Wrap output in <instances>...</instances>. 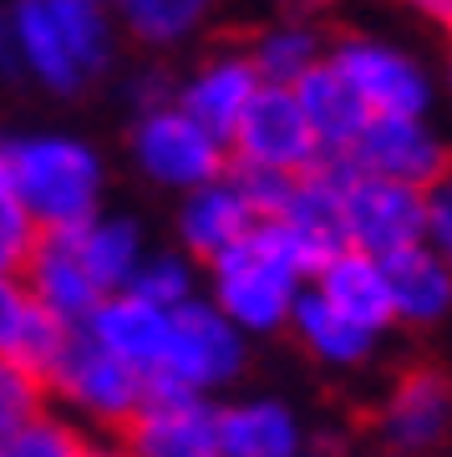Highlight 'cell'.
Listing matches in <instances>:
<instances>
[{
    "label": "cell",
    "instance_id": "1",
    "mask_svg": "<svg viewBox=\"0 0 452 457\" xmlns=\"http://www.w3.org/2000/svg\"><path fill=\"white\" fill-rule=\"evenodd\" d=\"M122 51L107 0H5V77L51 102H81L113 82Z\"/></svg>",
    "mask_w": 452,
    "mask_h": 457
},
{
    "label": "cell",
    "instance_id": "2",
    "mask_svg": "<svg viewBox=\"0 0 452 457\" xmlns=\"http://www.w3.org/2000/svg\"><path fill=\"white\" fill-rule=\"evenodd\" d=\"M0 194L41 234H71L107 209V153L66 128H0Z\"/></svg>",
    "mask_w": 452,
    "mask_h": 457
},
{
    "label": "cell",
    "instance_id": "3",
    "mask_svg": "<svg viewBox=\"0 0 452 457\" xmlns=\"http://www.w3.org/2000/svg\"><path fill=\"white\" fill-rule=\"evenodd\" d=\"M306 285L310 275L300 270V260L285 249V239L270 224H259L244 245L204 264V300L234 330H244L249 341L285 336Z\"/></svg>",
    "mask_w": 452,
    "mask_h": 457
},
{
    "label": "cell",
    "instance_id": "4",
    "mask_svg": "<svg viewBox=\"0 0 452 457\" xmlns=\"http://www.w3.org/2000/svg\"><path fill=\"white\" fill-rule=\"evenodd\" d=\"M325 62L356 92L366 117H432L442 82L427 56L376 31H331Z\"/></svg>",
    "mask_w": 452,
    "mask_h": 457
},
{
    "label": "cell",
    "instance_id": "5",
    "mask_svg": "<svg viewBox=\"0 0 452 457\" xmlns=\"http://www.w3.org/2000/svg\"><path fill=\"white\" fill-rule=\"evenodd\" d=\"M46 381L51 407L66 411L71 422H81L92 437H122V427L138 417V407L147 402L153 381L138 376L132 366H122L117 356H107L87 330H66L62 351L51 361Z\"/></svg>",
    "mask_w": 452,
    "mask_h": 457
},
{
    "label": "cell",
    "instance_id": "6",
    "mask_svg": "<svg viewBox=\"0 0 452 457\" xmlns=\"http://www.w3.org/2000/svg\"><path fill=\"white\" fill-rule=\"evenodd\" d=\"M122 153H128L132 173L158 188V194H194L204 183L224 179L229 173V143L213 137L209 128H198L183 107H153V112L128 117L122 132Z\"/></svg>",
    "mask_w": 452,
    "mask_h": 457
},
{
    "label": "cell",
    "instance_id": "7",
    "mask_svg": "<svg viewBox=\"0 0 452 457\" xmlns=\"http://www.w3.org/2000/svg\"><path fill=\"white\" fill-rule=\"evenodd\" d=\"M244 371H249V336L229 326L204 295L188 300L183 311H173L168 351H163L153 386L204 396V402H224V392L239 386Z\"/></svg>",
    "mask_w": 452,
    "mask_h": 457
},
{
    "label": "cell",
    "instance_id": "8",
    "mask_svg": "<svg viewBox=\"0 0 452 457\" xmlns=\"http://www.w3.org/2000/svg\"><path fill=\"white\" fill-rule=\"evenodd\" d=\"M372 442L387 457H437L452 442V371L412 361L372 407Z\"/></svg>",
    "mask_w": 452,
    "mask_h": 457
},
{
    "label": "cell",
    "instance_id": "9",
    "mask_svg": "<svg viewBox=\"0 0 452 457\" xmlns=\"http://www.w3.org/2000/svg\"><path fill=\"white\" fill-rule=\"evenodd\" d=\"M321 158L325 153L290 87H259L255 102L244 107L239 128L229 132V168H259V173H280V179H306L310 168H321Z\"/></svg>",
    "mask_w": 452,
    "mask_h": 457
},
{
    "label": "cell",
    "instance_id": "10",
    "mask_svg": "<svg viewBox=\"0 0 452 457\" xmlns=\"http://www.w3.org/2000/svg\"><path fill=\"white\" fill-rule=\"evenodd\" d=\"M340 234H346V249H361L372 260H391V254L422 245L427 194L406 188V183L366 179V173H351L340 163Z\"/></svg>",
    "mask_w": 452,
    "mask_h": 457
},
{
    "label": "cell",
    "instance_id": "11",
    "mask_svg": "<svg viewBox=\"0 0 452 457\" xmlns=\"http://www.w3.org/2000/svg\"><path fill=\"white\" fill-rule=\"evenodd\" d=\"M340 163L366 179L406 183L427 194L442 179H452V137L432 117H372Z\"/></svg>",
    "mask_w": 452,
    "mask_h": 457
},
{
    "label": "cell",
    "instance_id": "12",
    "mask_svg": "<svg viewBox=\"0 0 452 457\" xmlns=\"http://www.w3.org/2000/svg\"><path fill=\"white\" fill-rule=\"evenodd\" d=\"M259 71L255 62L244 56L239 41H213L204 46L188 66H178V92H173V107L194 117L198 128H209L213 137H224L239 128L244 107L255 102L259 92Z\"/></svg>",
    "mask_w": 452,
    "mask_h": 457
},
{
    "label": "cell",
    "instance_id": "13",
    "mask_svg": "<svg viewBox=\"0 0 452 457\" xmlns=\"http://www.w3.org/2000/svg\"><path fill=\"white\" fill-rule=\"evenodd\" d=\"M117 442L132 457H219V402L153 386Z\"/></svg>",
    "mask_w": 452,
    "mask_h": 457
},
{
    "label": "cell",
    "instance_id": "14",
    "mask_svg": "<svg viewBox=\"0 0 452 457\" xmlns=\"http://www.w3.org/2000/svg\"><path fill=\"white\" fill-rule=\"evenodd\" d=\"M255 228H259L255 204L244 198V188L229 173L194 188V194L173 198V249H183L198 270L213 264L219 254H229L234 245H244Z\"/></svg>",
    "mask_w": 452,
    "mask_h": 457
},
{
    "label": "cell",
    "instance_id": "15",
    "mask_svg": "<svg viewBox=\"0 0 452 457\" xmlns=\"http://www.w3.org/2000/svg\"><path fill=\"white\" fill-rule=\"evenodd\" d=\"M315 432L295 402L270 392L219 402V457H310Z\"/></svg>",
    "mask_w": 452,
    "mask_h": 457
},
{
    "label": "cell",
    "instance_id": "16",
    "mask_svg": "<svg viewBox=\"0 0 452 457\" xmlns=\"http://www.w3.org/2000/svg\"><path fill=\"white\" fill-rule=\"evenodd\" d=\"M21 285L31 290V300L51 320H62L66 330H81L87 315L97 311L102 300V285L92 279V270L81 264V249L71 234H41L31 249V260L21 264Z\"/></svg>",
    "mask_w": 452,
    "mask_h": 457
},
{
    "label": "cell",
    "instance_id": "17",
    "mask_svg": "<svg viewBox=\"0 0 452 457\" xmlns=\"http://www.w3.org/2000/svg\"><path fill=\"white\" fill-rule=\"evenodd\" d=\"M107 5H113L122 41L138 56H163V62L198 46L224 11V0H107Z\"/></svg>",
    "mask_w": 452,
    "mask_h": 457
},
{
    "label": "cell",
    "instance_id": "18",
    "mask_svg": "<svg viewBox=\"0 0 452 457\" xmlns=\"http://www.w3.org/2000/svg\"><path fill=\"white\" fill-rule=\"evenodd\" d=\"M168 320H173V315L158 311V305H147L143 295L117 290L87 315L81 330H87L107 356H117L122 366H132L138 376L153 381L158 366H163V351H168Z\"/></svg>",
    "mask_w": 452,
    "mask_h": 457
},
{
    "label": "cell",
    "instance_id": "19",
    "mask_svg": "<svg viewBox=\"0 0 452 457\" xmlns=\"http://www.w3.org/2000/svg\"><path fill=\"white\" fill-rule=\"evenodd\" d=\"M239 46H244V56L255 62V71H259V82L264 87H295L300 77H310V71L325 62L331 26L280 5L275 16L259 21L255 31L244 36Z\"/></svg>",
    "mask_w": 452,
    "mask_h": 457
},
{
    "label": "cell",
    "instance_id": "20",
    "mask_svg": "<svg viewBox=\"0 0 452 457\" xmlns=\"http://www.w3.org/2000/svg\"><path fill=\"white\" fill-rule=\"evenodd\" d=\"M310 290L321 295L336 315H346L351 326L372 330L376 341L397 330V315H391V290H387V270L381 260L361 254V249H336L331 260L315 270Z\"/></svg>",
    "mask_w": 452,
    "mask_h": 457
},
{
    "label": "cell",
    "instance_id": "21",
    "mask_svg": "<svg viewBox=\"0 0 452 457\" xmlns=\"http://www.w3.org/2000/svg\"><path fill=\"white\" fill-rule=\"evenodd\" d=\"M391 290V315L402 330H437L452 320V264H442L427 245L381 260Z\"/></svg>",
    "mask_w": 452,
    "mask_h": 457
},
{
    "label": "cell",
    "instance_id": "22",
    "mask_svg": "<svg viewBox=\"0 0 452 457\" xmlns=\"http://www.w3.org/2000/svg\"><path fill=\"white\" fill-rule=\"evenodd\" d=\"M71 239H77V249H81V264H87L92 279L102 285V295L128 290L132 275L143 270L147 249H153L143 219H138V213H122V209H102L97 219H87L81 228H71Z\"/></svg>",
    "mask_w": 452,
    "mask_h": 457
},
{
    "label": "cell",
    "instance_id": "23",
    "mask_svg": "<svg viewBox=\"0 0 452 457\" xmlns=\"http://www.w3.org/2000/svg\"><path fill=\"white\" fill-rule=\"evenodd\" d=\"M285 336H290V341L306 351V361H315L321 371H361V366H372L376 345H381L372 330L351 326L346 315L331 311L310 285H306V295H300V305H295Z\"/></svg>",
    "mask_w": 452,
    "mask_h": 457
},
{
    "label": "cell",
    "instance_id": "24",
    "mask_svg": "<svg viewBox=\"0 0 452 457\" xmlns=\"http://www.w3.org/2000/svg\"><path fill=\"white\" fill-rule=\"evenodd\" d=\"M66 341V326L51 320L21 285V275H0V361H16L26 371L46 376L56 351Z\"/></svg>",
    "mask_w": 452,
    "mask_h": 457
},
{
    "label": "cell",
    "instance_id": "25",
    "mask_svg": "<svg viewBox=\"0 0 452 457\" xmlns=\"http://www.w3.org/2000/svg\"><path fill=\"white\" fill-rule=\"evenodd\" d=\"M290 92H295V102H300V112H306V122H310V132H315V143H321L325 158H346L351 143L366 132V122H372L366 107L356 102V92L331 71V62H321L310 77H300Z\"/></svg>",
    "mask_w": 452,
    "mask_h": 457
},
{
    "label": "cell",
    "instance_id": "26",
    "mask_svg": "<svg viewBox=\"0 0 452 457\" xmlns=\"http://www.w3.org/2000/svg\"><path fill=\"white\" fill-rule=\"evenodd\" d=\"M132 295H143L147 305H158V311H183L188 300H198L204 295V270H198L183 249H173V245H153L147 249V260H143V270L132 275V285H128Z\"/></svg>",
    "mask_w": 452,
    "mask_h": 457
},
{
    "label": "cell",
    "instance_id": "27",
    "mask_svg": "<svg viewBox=\"0 0 452 457\" xmlns=\"http://www.w3.org/2000/svg\"><path fill=\"white\" fill-rule=\"evenodd\" d=\"M87 442H92L87 427L71 422L66 411L46 407L41 417H31V422L21 427L0 453H5V457H87Z\"/></svg>",
    "mask_w": 452,
    "mask_h": 457
},
{
    "label": "cell",
    "instance_id": "28",
    "mask_svg": "<svg viewBox=\"0 0 452 457\" xmlns=\"http://www.w3.org/2000/svg\"><path fill=\"white\" fill-rule=\"evenodd\" d=\"M46 407H51L46 381L36 371H26V366H16V361H0V447Z\"/></svg>",
    "mask_w": 452,
    "mask_h": 457
},
{
    "label": "cell",
    "instance_id": "29",
    "mask_svg": "<svg viewBox=\"0 0 452 457\" xmlns=\"http://www.w3.org/2000/svg\"><path fill=\"white\" fill-rule=\"evenodd\" d=\"M178 92V66L163 62V56H138L132 66L117 71V97L128 102V117L153 112V107H168Z\"/></svg>",
    "mask_w": 452,
    "mask_h": 457
},
{
    "label": "cell",
    "instance_id": "30",
    "mask_svg": "<svg viewBox=\"0 0 452 457\" xmlns=\"http://www.w3.org/2000/svg\"><path fill=\"white\" fill-rule=\"evenodd\" d=\"M36 239H41V228L26 219L11 194H0V275H21V264L31 260Z\"/></svg>",
    "mask_w": 452,
    "mask_h": 457
},
{
    "label": "cell",
    "instance_id": "31",
    "mask_svg": "<svg viewBox=\"0 0 452 457\" xmlns=\"http://www.w3.org/2000/svg\"><path fill=\"white\" fill-rule=\"evenodd\" d=\"M422 245L442 264H452V179L427 188V234H422Z\"/></svg>",
    "mask_w": 452,
    "mask_h": 457
},
{
    "label": "cell",
    "instance_id": "32",
    "mask_svg": "<svg viewBox=\"0 0 452 457\" xmlns=\"http://www.w3.org/2000/svg\"><path fill=\"white\" fill-rule=\"evenodd\" d=\"M406 11L427 26V31H437L442 41H448V51H452V0H402Z\"/></svg>",
    "mask_w": 452,
    "mask_h": 457
},
{
    "label": "cell",
    "instance_id": "33",
    "mask_svg": "<svg viewBox=\"0 0 452 457\" xmlns=\"http://www.w3.org/2000/svg\"><path fill=\"white\" fill-rule=\"evenodd\" d=\"M340 0H285V11H300V16H315L321 21L325 11H336Z\"/></svg>",
    "mask_w": 452,
    "mask_h": 457
},
{
    "label": "cell",
    "instance_id": "34",
    "mask_svg": "<svg viewBox=\"0 0 452 457\" xmlns=\"http://www.w3.org/2000/svg\"><path fill=\"white\" fill-rule=\"evenodd\" d=\"M87 457H132V453L117 437H92L87 442Z\"/></svg>",
    "mask_w": 452,
    "mask_h": 457
},
{
    "label": "cell",
    "instance_id": "35",
    "mask_svg": "<svg viewBox=\"0 0 452 457\" xmlns=\"http://www.w3.org/2000/svg\"><path fill=\"white\" fill-rule=\"evenodd\" d=\"M442 92H448V102H452V51H448V62H442Z\"/></svg>",
    "mask_w": 452,
    "mask_h": 457
},
{
    "label": "cell",
    "instance_id": "36",
    "mask_svg": "<svg viewBox=\"0 0 452 457\" xmlns=\"http://www.w3.org/2000/svg\"><path fill=\"white\" fill-rule=\"evenodd\" d=\"M0 71H5V0H0Z\"/></svg>",
    "mask_w": 452,
    "mask_h": 457
},
{
    "label": "cell",
    "instance_id": "37",
    "mask_svg": "<svg viewBox=\"0 0 452 457\" xmlns=\"http://www.w3.org/2000/svg\"><path fill=\"white\" fill-rule=\"evenodd\" d=\"M372 457H387V453H372Z\"/></svg>",
    "mask_w": 452,
    "mask_h": 457
},
{
    "label": "cell",
    "instance_id": "38",
    "mask_svg": "<svg viewBox=\"0 0 452 457\" xmlns=\"http://www.w3.org/2000/svg\"><path fill=\"white\" fill-rule=\"evenodd\" d=\"M0 457H5V453H0Z\"/></svg>",
    "mask_w": 452,
    "mask_h": 457
}]
</instances>
